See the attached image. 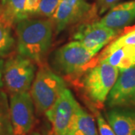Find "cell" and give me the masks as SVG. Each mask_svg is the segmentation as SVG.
<instances>
[{
  "label": "cell",
  "mask_w": 135,
  "mask_h": 135,
  "mask_svg": "<svg viewBox=\"0 0 135 135\" xmlns=\"http://www.w3.org/2000/svg\"><path fill=\"white\" fill-rule=\"evenodd\" d=\"M37 68L32 59L20 54L12 56L4 62L2 84L10 94L29 92Z\"/></svg>",
  "instance_id": "cell-4"
},
{
  "label": "cell",
  "mask_w": 135,
  "mask_h": 135,
  "mask_svg": "<svg viewBox=\"0 0 135 135\" xmlns=\"http://www.w3.org/2000/svg\"><path fill=\"white\" fill-rule=\"evenodd\" d=\"M2 12V5H1V2H0V14Z\"/></svg>",
  "instance_id": "cell-27"
},
{
  "label": "cell",
  "mask_w": 135,
  "mask_h": 135,
  "mask_svg": "<svg viewBox=\"0 0 135 135\" xmlns=\"http://www.w3.org/2000/svg\"><path fill=\"white\" fill-rule=\"evenodd\" d=\"M62 0H41L38 8L34 16L52 18Z\"/></svg>",
  "instance_id": "cell-19"
},
{
  "label": "cell",
  "mask_w": 135,
  "mask_h": 135,
  "mask_svg": "<svg viewBox=\"0 0 135 135\" xmlns=\"http://www.w3.org/2000/svg\"><path fill=\"white\" fill-rule=\"evenodd\" d=\"M95 53L89 50L77 41L62 46L54 54V63L59 71L65 74L79 72L95 56Z\"/></svg>",
  "instance_id": "cell-7"
},
{
  "label": "cell",
  "mask_w": 135,
  "mask_h": 135,
  "mask_svg": "<svg viewBox=\"0 0 135 135\" xmlns=\"http://www.w3.org/2000/svg\"><path fill=\"white\" fill-rule=\"evenodd\" d=\"M105 116L116 135H135V108L112 107Z\"/></svg>",
  "instance_id": "cell-11"
},
{
  "label": "cell",
  "mask_w": 135,
  "mask_h": 135,
  "mask_svg": "<svg viewBox=\"0 0 135 135\" xmlns=\"http://www.w3.org/2000/svg\"><path fill=\"white\" fill-rule=\"evenodd\" d=\"M116 35V30L100 23L98 21L80 25L73 38L82 44L89 50L95 54L109 44Z\"/></svg>",
  "instance_id": "cell-8"
},
{
  "label": "cell",
  "mask_w": 135,
  "mask_h": 135,
  "mask_svg": "<svg viewBox=\"0 0 135 135\" xmlns=\"http://www.w3.org/2000/svg\"><path fill=\"white\" fill-rule=\"evenodd\" d=\"M120 1L121 0H98L99 14L100 15L104 14L107 10L111 8L114 5H116V3Z\"/></svg>",
  "instance_id": "cell-22"
},
{
  "label": "cell",
  "mask_w": 135,
  "mask_h": 135,
  "mask_svg": "<svg viewBox=\"0 0 135 135\" xmlns=\"http://www.w3.org/2000/svg\"><path fill=\"white\" fill-rule=\"evenodd\" d=\"M72 92L67 87L45 115L50 122L53 131L58 135H66L73 119L80 108Z\"/></svg>",
  "instance_id": "cell-6"
},
{
  "label": "cell",
  "mask_w": 135,
  "mask_h": 135,
  "mask_svg": "<svg viewBox=\"0 0 135 135\" xmlns=\"http://www.w3.org/2000/svg\"><path fill=\"white\" fill-rule=\"evenodd\" d=\"M134 45L135 29H133L127 33L123 34L122 35L117 38L116 40H114L113 42H111L100 55L101 56L100 59L105 57L108 54H110L117 49L123 47H127V46H134Z\"/></svg>",
  "instance_id": "cell-18"
},
{
  "label": "cell",
  "mask_w": 135,
  "mask_h": 135,
  "mask_svg": "<svg viewBox=\"0 0 135 135\" xmlns=\"http://www.w3.org/2000/svg\"><path fill=\"white\" fill-rule=\"evenodd\" d=\"M9 114L11 135H28L35 124V106L29 92L11 94Z\"/></svg>",
  "instance_id": "cell-5"
},
{
  "label": "cell",
  "mask_w": 135,
  "mask_h": 135,
  "mask_svg": "<svg viewBox=\"0 0 135 135\" xmlns=\"http://www.w3.org/2000/svg\"><path fill=\"white\" fill-rule=\"evenodd\" d=\"M0 135H11L9 104L5 93L0 91Z\"/></svg>",
  "instance_id": "cell-17"
},
{
  "label": "cell",
  "mask_w": 135,
  "mask_h": 135,
  "mask_svg": "<svg viewBox=\"0 0 135 135\" xmlns=\"http://www.w3.org/2000/svg\"><path fill=\"white\" fill-rule=\"evenodd\" d=\"M0 1H1V0H0Z\"/></svg>",
  "instance_id": "cell-28"
},
{
  "label": "cell",
  "mask_w": 135,
  "mask_h": 135,
  "mask_svg": "<svg viewBox=\"0 0 135 135\" xmlns=\"http://www.w3.org/2000/svg\"><path fill=\"white\" fill-rule=\"evenodd\" d=\"M106 104L110 108H135V65L119 72Z\"/></svg>",
  "instance_id": "cell-9"
},
{
  "label": "cell",
  "mask_w": 135,
  "mask_h": 135,
  "mask_svg": "<svg viewBox=\"0 0 135 135\" xmlns=\"http://www.w3.org/2000/svg\"><path fill=\"white\" fill-rule=\"evenodd\" d=\"M2 12L0 18L13 26L22 20L26 19L24 15L26 0H1Z\"/></svg>",
  "instance_id": "cell-14"
},
{
  "label": "cell",
  "mask_w": 135,
  "mask_h": 135,
  "mask_svg": "<svg viewBox=\"0 0 135 135\" xmlns=\"http://www.w3.org/2000/svg\"><path fill=\"white\" fill-rule=\"evenodd\" d=\"M98 62L107 63L119 69V72L135 65L130 46L117 49L99 59Z\"/></svg>",
  "instance_id": "cell-15"
},
{
  "label": "cell",
  "mask_w": 135,
  "mask_h": 135,
  "mask_svg": "<svg viewBox=\"0 0 135 135\" xmlns=\"http://www.w3.org/2000/svg\"><path fill=\"white\" fill-rule=\"evenodd\" d=\"M92 111L95 113V116L96 118V123L98 126V135H116L113 131L111 126L109 125L107 121L104 118L101 113L97 110L95 107L92 108Z\"/></svg>",
  "instance_id": "cell-20"
},
{
  "label": "cell",
  "mask_w": 135,
  "mask_h": 135,
  "mask_svg": "<svg viewBox=\"0 0 135 135\" xmlns=\"http://www.w3.org/2000/svg\"><path fill=\"white\" fill-rule=\"evenodd\" d=\"M28 135H42L41 134H40L39 132H37V131H31Z\"/></svg>",
  "instance_id": "cell-25"
},
{
  "label": "cell",
  "mask_w": 135,
  "mask_h": 135,
  "mask_svg": "<svg viewBox=\"0 0 135 135\" xmlns=\"http://www.w3.org/2000/svg\"><path fill=\"white\" fill-rule=\"evenodd\" d=\"M3 65H4V61L2 58H0V88H2L3 84H2V68H3Z\"/></svg>",
  "instance_id": "cell-23"
},
{
  "label": "cell",
  "mask_w": 135,
  "mask_h": 135,
  "mask_svg": "<svg viewBox=\"0 0 135 135\" xmlns=\"http://www.w3.org/2000/svg\"><path fill=\"white\" fill-rule=\"evenodd\" d=\"M92 5L86 0H62L51 18L56 33L80 20L90 12Z\"/></svg>",
  "instance_id": "cell-10"
},
{
  "label": "cell",
  "mask_w": 135,
  "mask_h": 135,
  "mask_svg": "<svg viewBox=\"0 0 135 135\" xmlns=\"http://www.w3.org/2000/svg\"><path fill=\"white\" fill-rule=\"evenodd\" d=\"M131 50V53H132V56H133V59L135 64V45L134 46H130Z\"/></svg>",
  "instance_id": "cell-24"
},
{
  "label": "cell",
  "mask_w": 135,
  "mask_h": 135,
  "mask_svg": "<svg viewBox=\"0 0 135 135\" xmlns=\"http://www.w3.org/2000/svg\"><path fill=\"white\" fill-rule=\"evenodd\" d=\"M12 26L0 18V58L7 56L15 47V39L11 32Z\"/></svg>",
  "instance_id": "cell-16"
},
{
  "label": "cell",
  "mask_w": 135,
  "mask_h": 135,
  "mask_svg": "<svg viewBox=\"0 0 135 135\" xmlns=\"http://www.w3.org/2000/svg\"><path fill=\"white\" fill-rule=\"evenodd\" d=\"M48 135H58V134H56L55 132H53V130H52L50 132V133H49Z\"/></svg>",
  "instance_id": "cell-26"
},
{
  "label": "cell",
  "mask_w": 135,
  "mask_h": 135,
  "mask_svg": "<svg viewBox=\"0 0 135 135\" xmlns=\"http://www.w3.org/2000/svg\"><path fill=\"white\" fill-rule=\"evenodd\" d=\"M41 0H26L24 5V15L26 18L34 16L38 8Z\"/></svg>",
  "instance_id": "cell-21"
},
{
  "label": "cell",
  "mask_w": 135,
  "mask_h": 135,
  "mask_svg": "<svg viewBox=\"0 0 135 135\" xmlns=\"http://www.w3.org/2000/svg\"><path fill=\"white\" fill-rule=\"evenodd\" d=\"M65 88L66 84L60 76L47 67L41 68L29 89L36 113L45 114Z\"/></svg>",
  "instance_id": "cell-2"
},
{
  "label": "cell",
  "mask_w": 135,
  "mask_h": 135,
  "mask_svg": "<svg viewBox=\"0 0 135 135\" xmlns=\"http://www.w3.org/2000/svg\"><path fill=\"white\" fill-rule=\"evenodd\" d=\"M119 74V69L105 62H98L85 74L82 80L83 90L96 106L106 102Z\"/></svg>",
  "instance_id": "cell-3"
},
{
  "label": "cell",
  "mask_w": 135,
  "mask_h": 135,
  "mask_svg": "<svg viewBox=\"0 0 135 135\" xmlns=\"http://www.w3.org/2000/svg\"><path fill=\"white\" fill-rule=\"evenodd\" d=\"M53 22L50 20L26 18L16 24L18 54L40 62L51 46Z\"/></svg>",
  "instance_id": "cell-1"
},
{
  "label": "cell",
  "mask_w": 135,
  "mask_h": 135,
  "mask_svg": "<svg viewBox=\"0 0 135 135\" xmlns=\"http://www.w3.org/2000/svg\"><path fill=\"white\" fill-rule=\"evenodd\" d=\"M134 20L135 0H131L114 5L98 22L116 30L129 25Z\"/></svg>",
  "instance_id": "cell-12"
},
{
  "label": "cell",
  "mask_w": 135,
  "mask_h": 135,
  "mask_svg": "<svg viewBox=\"0 0 135 135\" xmlns=\"http://www.w3.org/2000/svg\"><path fill=\"white\" fill-rule=\"evenodd\" d=\"M66 135H98L94 117L80 107Z\"/></svg>",
  "instance_id": "cell-13"
}]
</instances>
